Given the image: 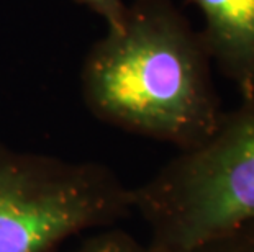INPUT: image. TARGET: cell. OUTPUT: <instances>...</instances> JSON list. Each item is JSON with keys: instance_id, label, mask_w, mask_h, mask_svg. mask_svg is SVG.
<instances>
[{"instance_id": "obj_4", "label": "cell", "mask_w": 254, "mask_h": 252, "mask_svg": "<svg viewBox=\"0 0 254 252\" xmlns=\"http://www.w3.org/2000/svg\"><path fill=\"white\" fill-rule=\"evenodd\" d=\"M203 17L200 36L241 100L254 99V0H187Z\"/></svg>"}, {"instance_id": "obj_2", "label": "cell", "mask_w": 254, "mask_h": 252, "mask_svg": "<svg viewBox=\"0 0 254 252\" xmlns=\"http://www.w3.org/2000/svg\"><path fill=\"white\" fill-rule=\"evenodd\" d=\"M131 200L156 252H193L254 224V99L241 100L207 141L131 189Z\"/></svg>"}, {"instance_id": "obj_6", "label": "cell", "mask_w": 254, "mask_h": 252, "mask_svg": "<svg viewBox=\"0 0 254 252\" xmlns=\"http://www.w3.org/2000/svg\"><path fill=\"white\" fill-rule=\"evenodd\" d=\"M193 252H254V224L221 236Z\"/></svg>"}, {"instance_id": "obj_1", "label": "cell", "mask_w": 254, "mask_h": 252, "mask_svg": "<svg viewBox=\"0 0 254 252\" xmlns=\"http://www.w3.org/2000/svg\"><path fill=\"white\" fill-rule=\"evenodd\" d=\"M80 89L100 121L181 151L207 141L225 113L200 31L171 0L128 5L122 28L90 48Z\"/></svg>"}, {"instance_id": "obj_3", "label": "cell", "mask_w": 254, "mask_h": 252, "mask_svg": "<svg viewBox=\"0 0 254 252\" xmlns=\"http://www.w3.org/2000/svg\"><path fill=\"white\" fill-rule=\"evenodd\" d=\"M131 211V187L104 165L0 144V252H56Z\"/></svg>"}, {"instance_id": "obj_5", "label": "cell", "mask_w": 254, "mask_h": 252, "mask_svg": "<svg viewBox=\"0 0 254 252\" xmlns=\"http://www.w3.org/2000/svg\"><path fill=\"white\" fill-rule=\"evenodd\" d=\"M71 252H156L146 243H139L131 234L122 229H105L97 231L82 241Z\"/></svg>"}, {"instance_id": "obj_7", "label": "cell", "mask_w": 254, "mask_h": 252, "mask_svg": "<svg viewBox=\"0 0 254 252\" xmlns=\"http://www.w3.org/2000/svg\"><path fill=\"white\" fill-rule=\"evenodd\" d=\"M105 21L107 30H120L128 5L123 0H74Z\"/></svg>"}]
</instances>
